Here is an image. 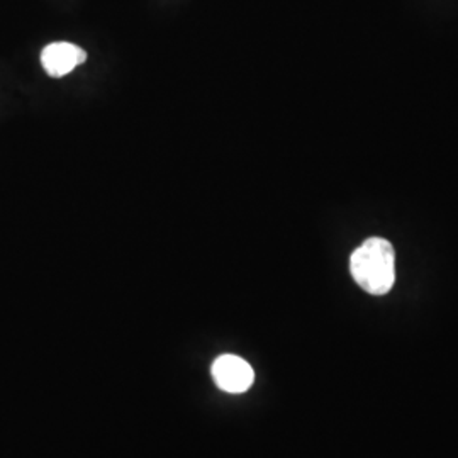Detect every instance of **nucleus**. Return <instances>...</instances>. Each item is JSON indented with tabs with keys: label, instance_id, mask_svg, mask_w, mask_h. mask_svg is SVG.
<instances>
[{
	"label": "nucleus",
	"instance_id": "nucleus-1",
	"mask_svg": "<svg viewBox=\"0 0 458 458\" xmlns=\"http://www.w3.org/2000/svg\"><path fill=\"white\" fill-rule=\"evenodd\" d=\"M350 272L365 293L384 295L395 282V251L384 238H369L350 259Z\"/></svg>",
	"mask_w": 458,
	"mask_h": 458
},
{
	"label": "nucleus",
	"instance_id": "nucleus-2",
	"mask_svg": "<svg viewBox=\"0 0 458 458\" xmlns=\"http://www.w3.org/2000/svg\"><path fill=\"white\" fill-rule=\"evenodd\" d=\"M216 386L229 394L246 393L253 382L255 372L248 361L236 355H221L211 367Z\"/></svg>",
	"mask_w": 458,
	"mask_h": 458
},
{
	"label": "nucleus",
	"instance_id": "nucleus-3",
	"mask_svg": "<svg viewBox=\"0 0 458 458\" xmlns=\"http://www.w3.org/2000/svg\"><path fill=\"white\" fill-rule=\"evenodd\" d=\"M87 60V53L81 47L72 43H51L41 53V65L49 77L60 79L65 77L72 70L82 65Z\"/></svg>",
	"mask_w": 458,
	"mask_h": 458
}]
</instances>
